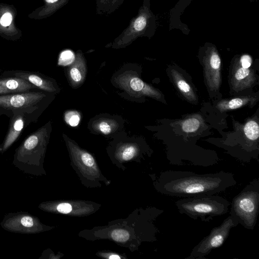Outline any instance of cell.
<instances>
[{
    "instance_id": "obj_25",
    "label": "cell",
    "mask_w": 259,
    "mask_h": 259,
    "mask_svg": "<svg viewBox=\"0 0 259 259\" xmlns=\"http://www.w3.org/2000/svg\"><path fill=\"white\" fill-rule=\"evenodd\" d=\"M200 125V121L197 118L191 117L185 120L182 122V128L185 132L193 133L196 131Z\"/></svg>"
},
{
    "instance_id": "obj_12",
    "label": "cell",
    "mask_w": 259,
    "mask_h": 259,
    "mask_svg": "<svg viewBox=\"0 0 259 259\" xmlns=\"http://www.w3.org/2000/svg\"><path fill=\"white\" fill-rule=\"evenodd\" d=\"M203 62L208 87L212 90H218L221 82V60L215 46L211 44L206 46Z\"/></svg>"
},
{
    "instance_id": "obj_27",
    "label": "cell",
    "mask_w": 259,
    "mask_h": 259,
    "mask_svg": "<svg viewBox=\"0 0 259 259\" xmlns=\"http://www.w3.org/2000/svg\"><path fill=\"white\" fill-rule=\"evenodd\" d=\"M56 210L60 213L68 214L72 210V206L68 203H60L56 206Z\"/></svg>"
},
{
    "instance_id": "obj_6",
    "label": "cell",
    "mask_w": 259,
    "mask_h": 259,
    "mask_svg": "<svg viewBox=\"0 0 259 259\" xmlns=\"http://www.w3.org/2000/svg\"><path fill=\"white\" fill-rule=\"evenodd\" d=\"M238 222L231 215L221 224L214 227L210 233L203 238L191 250L185 259H205L210 252L223 245L229 237L231 229L238 226Z\"/></svg>"
},
{
    "instance_id": "obj_14",
    "label": "cell",
    "mask_w": 259,
    "mask_h": 259,
    "mask_svg": "<svg viewBox=\"0 0 259 259\" xmlns=\"http://www.w3.org/2000/svg\"><path fill=\"white\" fill-rule=\"evenodd\" d=\"M38 90L29 81L17 77H0V95L14 94Z\"/></svg>"
},
{
    "instance_id": "obj_17",
    "label": "cell",
    "mask_w": 259,
    "mask_h": 259,
    "mask_svg": "<svg viewBox=\"0 0 259 259\" xmlns=\"http://www.w3.org/2000/svg\"><path fill=\"white\" fill-rule=\"evenodd\" d=\"M254 80L252 70L249 68H243L239 64L233 72L232 83L234 90L240 91L251 86Z\"/></svg>"
},
{
    "instance_id": "obj_1",
    "label": "cell",
    "mask_w": 259,
    "mask_h": 259,
    "mask_svg": "<svg viewBox=\"0 0 259 259\" xmlns=\"http://www.w3.org/2000/svg\"><path fill=\"white\" fill-rule=\"evenodd\" d=\"M236 183L232 173L223 170L200 174L190 171L167 170L162 171L155 179L154 186L163 195L184 198L216 194Z\"/></svg>"
},
{
    "instance_id": "obj_28",
    "label": "cell",
    "mask_w": 259,
    "mask_h": 259,
    "mask_svg": "<svg viewBox=\"0 0 259 259\" xmlns=\"http://www.w3.org/2000/svg\"><path fill=\"white\" fill-rule=\"evenodd\" d=\"M252 64L251 57L249 55H243L239 60V64L243 68H249Z\"/></svg>"
},
{
    "instance_id": "obj_13",
    "label": "cell",
    "mask_w": 259,
    "mask_h": 259,
    "mask_svg": "<svg viewBox=\"0 0 259 259\" xmlns=\"http://www.w3.org/2000/svg\"><path fill=\"white\" fill-rule=\"evenodd\" d=\"M2 76H15L23 78L44 92L54 93L59 92L58 87L55 82L52 79L37 72L23 70H11L4 72Z\"/></svg>"
},
{
    "instance_id": "obj_18",
    "label": "cell",
    "mask_w": 259,
    "mask_h": 259,
    "mask_svg": "<svg viewBox=\"0 0 259 259\" xmlns=\"http://www.w3.org/2000/svg\"><path fill=\"white\" fill-rule=\"evenodd\" d=\"M255 101L256 98L253 97H240L229 100H222L218 103L216 107L221 111L223 112L226 110L236 109L245 105L254 103Z\"/></svg>"
},
{
    "instance_id": "obj_29",
    "label": "cell",
    "mask_w": 259,
    "mask_h": 259,
    "mask_svg": "<svg viewBox=\"0 0 259 259\" xmlns=\"http://www.w3.org/2000/svg\"><path fill=\"white\" fill-rule=\"evenodd\" d=\"M108 258L109 259H120V257L117 254H111L109 255Z\"/></svg>"
},
{
    "instance_id": "obj_15",
    "label": "cell",
    "mask_w": 259,
    "mask_h": 259,
    "mask_svg": "<svg viewBox=\"0 0 259 259\" xmlns=\"http://www.w3.org/2000/svg\"><path fill=\"white\" fill-rule=\"evenodd\" d=\"M87 75L86 62L80 50L75 54V59L68 70V76L73 88L80 86L84 82Z\"/></svg>"
},
{
    "instance_id": "obj_23",
    "label": "cell",
    "mask_w": 259,
    "mask_h": 259,
    "mask_svg": "<svg viewBox=\"0 0 259 259\" xmlns=\"http://www.w3.org/2000/svg\"><path fill=\"white\" fill-rule=\"evenodd\" d=\"M244 133L246 138L250 141L254 142L259 137V126L254 120H250L247 122L244 126Z\"/></svg>"
},
{
    "instance_id": "obj_24",
    "label": "cell",
    "mask_w": 259,
    "mask_h": 259,
    "mask_svg": "<svg viewBox=\"0 0 259 259\" xmlns=\"http://www.w3.org/2000/svg\"><path fill=\"white\" fill-rule=\"evenodd\" d=\"M75 59V54L70 50H65L61 52L58 58V65L66 66L71 65Z\"/></svg>"
},
{
    "instance_id": "obj_26",
    "label": "cell",
    "mask_w": 259,
    "mask_h": 259,
    "mask_svg": "<svg viewBox=\"0 0 259 259\" xmlns=\"http://www.w3.org/2000/svg\"><path fill=\"white\" fill-rule=\"evenodd\" d=\"M64 119L68 124L74 127L79 123L80 116L76 111H68L64 114Z\"/></svg>"
},
{
    "instance_id": "obj_30",
    "label": "cell",
    "mask_w": 259,
    "mask_h": 259,
    "mask_svg": "<svg viewBox=\"0 0 259 259\" xmlns=\"http://www.w3.org/2000/svg\"><path fill=\"white\" fill-rule=\"evenodd\" d=\"M257 0H250V2H253V1H256Z\"/></svg>"
},
{
    "instance_id": "obj_3",
    "label": "cell",
    "mask_w": 259,
    "mask_h": 259,
    "mask_svg": "<svg viewBox=\"0 0 259 259\" xmlns=\"http://www.w3.org/2000/svg\"><path fill=\"white\" fill-rule=\"evenodd\" d=\"M175 204L180 213L205 223L226 214L230 205L227 199L215 194L184 197Z\"/></svg>"
},
{
    "instance_id": "obj_22",
    "label": "cell",
    "mask_w": 259,
    "mask_h": 259,
    "mask_svg": "<svg viewBox=\"0 0 259 259\" xmlns=\"http://www.w3.org/2000/svg\"><path fill=\"white\" fill-rule=\"evenodd\" d=\"M139 148L135 144H125L122 145L117 150V156L123 161H128L139 153Z\"/></svg>"
},
{
    "instance_id": "obj_21",
    "label": "cell",
    "mask_w": 259,
    "mask_h": 259,
    "mask_svg": "<svg viewBox=\"0 0 259 259\" xmlns=\"http://www.w3.org/2000/svg\"><path fill=\"white\" fill-rule=\"evenodd\" d=\"M172 75L177 87L183 94L188 99L191 101L195 100L196 99L195 96L191 86L182 77L181 74L176 70H172Z\"/></svg>"
},
{
    "instance_id": "obj_16",
    "label": "cell",
    "mask_w": 259,
    "mask_h": 259,
    "mask_svg": "<svg viewBox=\"0 0 259 259\" xmlns=\"http://www.w3.org/2000/svg\"><path fill=\"white\" fill-rule=\"evenodd\" d=\"M43 5L28 15L30 19L39 20L50 17L67 5L70 0H42Z\"/></svg>"
},
{
    "instance_id": "obj_9",
    "label": "cell",
    "mask_w": 259,
    "mask_h": 259,
    "mask_svg": "<svg viewBox=\"0 0 259 259\" xmlns=\"http://www.w3.org/2000/svg\"><path fill=\"white\" fill-rule=\"evenodd\" d=\"M40 107H33L14 111L10 116V121L6 136L0 145V152H6L17 140L20 134L31 122L37 118Z\"/></svg>"
},
{
    "instance_id": "obj_4",
    "label": "cell",
    "mask_w": 259,
    "mask_h": 259,
    "mask_svg": "<svg viewBox=\"0 0 259 259\" xmlns=\"http://www.w3.org/2000/svg\"><path fill=\"white\" fill-rule=\"evenodd\" d=\"M259 208V179L250 182L231 203L230 215L244 228L253 230L256 224Z\"/></svg>"
},
{
    "instance_id": "obj_7",
    "label": "cell",
    "mask_w": 259,
    "mask_h": 259,
    "mask_svg": "<svg viewBox=\"0 0 259 259\" xmlns=\"http://www.w3.org/2000/svg\"><path fill=\"white\" fill-rule=\"evenodd\" d=\"M0 225L7 231L24 234H34L51 229L42 224L37 217L23 211L6 214Z\"/></svg>"
},
{
    "instance_id": "obj_19",
    "label": "cell",
    "mask_w": 259,
    "mask_h": 259,
    "mask_svg": "<svg viewBox=\"0 0 259 259\" xmlns=\"http://www.w3.org/2000/svg\"><path fill=\"white\" fill-rule=\"evenodd\" d=\"M125 0H96V12L98 15H110L117 10Z\"/></svg>"
},
{
    "instance_id": "obj_8",
    "label": "cell",
    "mask_w": 259,
    "mask_h": 259,
    "mask_svg": "<svg viewBox=\"0 0 259 259\" xmlns=\"http://www.w3.org/2000/svg\"><path fill=\"white\" fill-rule=\"evenodd\" d=\"M48 93L31 91L0 95V109L12 112L33 107H41L47 98Z\"/></svg>"
},
{
    "instance_id": "obj_20",
    "label": "cell",
    "mask_w": 259,
    "mask_h": 259,
    "mask_svg": "<svg viewBox=\"0 0 259 259\" xmlns=\"http://www.w3.org/2000/svg\"><path fill=\"white\" fill-rule=\"evenodd\" d=\"M116 121L112 119L102 118L93 122L92 126L96 132L108 135L115 131L118 127Z\"/></svg>"
},
{
    "instance_id": "obj_5",
    "label": "cell",
    "mask_w": 259,
    "mask_h": 259,
    "mask_svg": "<svg viewBox=\"0 0 259 259\" xmlns=\"http://www.w3.org/2000/svg\"><path fill=\"white\" fill-rule=\"evenodd\" d=\"M156 28V17L150 9V1L143 0L137 14L128 26L109 45L113 49H121L131 45L140 37H152Z\"/></svg>"
},
{
    "instance_id": "obj_10",
    "label": "cell",
    "mask_w": 259,
    "mask_h": 259,
    "mask_svg": "<svg viewBox=\"0 0 259 259\" xmlns=\"http://www.w3.org/2000/svg\"><path fill=\"white\" fill-rule=\"evenodd\" d=\"M17 11L12 4L0 3V36L6 40L17 41L22 32L16 23Z\"/></svg>"
},
{
    "instance_id": "obj_2",
    "label": "cell",
    "mask_w": 259,
    "mask_h": 259,
    "mask_svg": "<svg viewBox=\"0 0 259 259\" xmlns=\"http://www.w3.org/2000/svg\"><path fill=\"white\" fill-rule=\"evenodd\" d=\"M52 130L49 121L29 135L15 150L13 164L23 172L46 175L43 163Z\"/></svg>"
},
{
    "instance_id": "obj_11",
    "label": "cell",
    "mask_w": 259,
    "mask_h": 259,
    "mask_svg": "<svg viewBox=\"0 0 259 259\" xmlns=\"http://www.w3.org/2000/svg\"><path fill=\"white\" fill-rule=\"evenodd\" d=\"M115 82L120 87L133 96H147L156 99L161 97L160 94L156 89L144 82L131 71L124 72L118 76Z\"/></svg>"
}]
</instances>
